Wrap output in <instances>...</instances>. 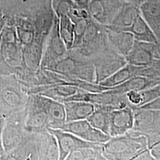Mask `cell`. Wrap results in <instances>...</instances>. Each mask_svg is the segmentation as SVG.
<instances>
[{
  "mask_svg": "<svg viewBox=\"0 0 160 160\" xmlns=\"http://www.w3.org/2000/svg\"><path fill=\"white\" fill-rule=\"evenodd\" d=\"M34 138L39 160H59L57 140L49 130L34 133Z\"/></svg>",
  "mask_w": 160,
  "mask_h": 160,
  "instance_id": "4fadbf2b",
  "label": "cell"
},
{
  "mask_svg": "<svg viewBox=\"0 0 160 160\" xmlns=\"http://www.w3.org/2000/svg\"><path fill=\"white\" fill-rule=\"evenodd\" d=\"M134 121V109L130 104L125 108L112 110L110 114L109 135L116 137L126 134L132 130Z\"/></svg>",
  "mask_w": 160,
  "mask_h": 160,
  "instance_id": "7c38bea8",
  "label": "cell"
},
{
  "mask_svg": "<svg viewBox=\"0 0 160 160\" xmlns=\"http://www.w3.org/2000/svg\"><path fill=\"white\" fill-rule=\"evenodd\" d=\"M151 154L157 160H160V141L149 148Z\"/></svg>",
  "mask_w": 160,
  "mask_h": 160,
  "instance_id": "1f68e13d",
  "label": "cell"
},
{
  "mask_svg": "<svg viewBox=\"0 0 160 160\" xmlns=\"http://www.w3.org/2000/svg\"><path fill=\"white\" fill-rule=\"evenodd\" d=\"M129 104L133 108H139L142 103V97L141 92H129L126 94Z\"/></svg>",
  "mask_w": 160,
  "mask_h": 160,
  "instance_id": "f1b7e54d",
  "label": "cell"
},
{
  "mask_svg": "<svg viewBox=\"0 0 160 160\" xmlns=\"http://www.w3.org/2000/svg\"><path fill=\"white\" fill-rule=\"evenodd\" d=\"M43 101L49 119V129H60L67 122L64 104L45 96H43Z\"/></svg>",
  "mask_w": 160,
  "mask_h": 160,
  "instance_id": "ac0fdd59",
  "label": "cell"
},
{
  "mask_svg": "<svg viewBox=\"0 0 160 160\" xmlns=\"http://www.w3.org/2000/svg\"><path fill=\"white\" fill-rule=\"evenodd\" d=\"M26 115L27 108L6 118L1 135L3 155L8 154L17 148L29 134L26 131L25 126Z\"/></svg>",
  "mask_w": 160,
  "mask_h": 160,
  "instance_id": "277c9868",
  "label": "cell"
},
{
  "mask_svg": "<svg viewBox=\"0 0 160 160\" xmlns=\"http://www.w3.org/2000/svg\"><path fill=\"white\" fill-rule=\"evenodd\" d=\"M26 131L30 134L48 130L49 119L43 101V96L39 94H29L27 104Z\"/></svg>",
  "mask_w": 160,
  "mask_h": 160,
  "instance_id": "52a82bcc",
  "label": "cell"
},
{
  "mask_svg": "<svg viewBox=\"0 0 160 160\" xmlns=\"http://www.w3.org/2000/svg\"><path fill=\"white\" fill-rule=\"evenodd\" d=\"M140 68L141 67H139L133 66L128 63L124 67L116 72L99 84L109 88L120 86L132 78L139 76Z\"/></svg>",
  "mask_w": 160,
  "mask_h": 160,
  "instance_id": "7402d4cb",
  "label": "cell"
},
{
  "mask_svg": "<svg viewBox=\"0 0 160 160\" xmlns=\"http://www.w3.org/2000/svg\"><path fill=\"white\" fill-rule=\"evenodd\" d=\"M58 18L60 36L68 51H70L72 49L74 42V23L67 16Z\"/></svg>",
  "mask_w": 160,
  "mask_h": 160,
  "instance_id": "d4e9b609",
  "label": "cell"
},
{
  "mask_svg": "<svg viewBox=\"0 0 160 160\" xmlns=\"http://www.w3.org/2000/svg\"><path fill=\"white\" fill-rule=\"evenodd\" d=\"M139 8L141 15L153 30L160 43V0H145Z\"/></svg>",
  "mask_w": 160,
  "mask_h": 160,
  "instance_id": "e0dca14e",
  "label": "cell"
},
{
  "mask_svg": "<svg viewBox=\"0 0 160 160\" xmlns=\"http://www.w3.org/2000/svg\"><path fill=\"white\" fill-rule=\"evenodd\" d=\"M28 88L13 75L0 74V108L6 118L26 108Z\"/></svg>",
  "mask_w": 160,
  "mask_h": 160,
  "instance_id": "3957f363",
  "label": "cell"
},
{
  "mask_svg": "<svg viewBox=\"0 0 160 160\" xmlns=\"http://www.w3.org/2000/svg\"><path fill=\"white\" fill-rule=\"evenodd\" d=\"M102 147L82 148L71 152L65 160H96L98 155L101 152Z\"/></svg>",
  "mask_w": 160,
  "mask_h": 160,
  "instance_id": "484cf974",
  "label": "cell"
},
{
  "mask_svg": "<svg viewBox=\"0 0 160 160\" xmlns=\"http://www.w3.org/2000/svg\"><path fill=\"white\" fill-rule=\"evenodd\" d=\"M113 110L109 106H95L94 112L87 120L92 127L109 135L110 114Z\"/></svg>",
  "mask_w": 160,
  "mask_h": 160,
  "instance_id": "cb8c5ba5",
  "label": "cell"
},
{
  "mask_svg": "<svg viewBox=\"0 0 160 160\" xmlns=\"http://www.w3.org/2000/svg\"><path fill=\"white\" fill-rule=\"evenodd\" d=\"M105 28L109 46L114 51L126 57L135 42L133 34L128 32H118Z\"/></svg>",
  "mask_w": 160,
  "mask_h": 160,
  "instance_id": "9a60e30c",
  "label": "cell"
},
{
  "mask_svg": "<svg viewBox=\"0 0 160 160\" xmlns=\"http://www.w3.org/2000/svg\"><path fill=\"white\" fill-rule=\"evenodd\" d=\"M133 34L135 40L145 43H159L156 35L141 14H139L131 28L128 30Z\"/></svg>",
  "mask_w": 160,
  "mask_h": 160,
  "instance_id": "44dd1931",
  "label": "cell"
},
{
  "mask_svg": "<svg viewBox=\"0 0 160 160\" xmlns=\"http://www.w3.org/2000/svg\"><path fill=\"white\" fill-rule=\"evenodd\" d=\"M0 157H1V152H0Z\"/></svg>",
  "mask_w": 160,
  "mask_h": 160,
  "instance_id": "e575fe53",
  "label": "cell"
},
{
  "mask_svg": "<svg viewBox=\"0 0 160 160\" xmlns=\"http://www.w3.org/2000/svg\"><path fill=\"white\" fill-rule=\"evenodd\" d=\"M95 69L96 82L100 84L116 72L124 67L128 63L126 58L110 46L92 59Z\"/></svg>",
  "mask_w": 160,
  "mask_h": 160,
  "instance_id": "8992f818",
  "label": "cell"
},
{
  "mask_svg": "<svg viewBox=\"0 0 160 160\" xmlns=\"http://www.w3.org/2000/svg\"><path fill=\"white\" fill-rule=\"evenodd\" d=\"M67 122L87 120L94 112L95 106L85 102L72 101L63 103Z\"/></svg>",
  "mask_w": 160,
  "mask_h": 160,
  "instance_id": "d6986e66",
  "label": "cell"
},
{
  "mask_svg": "<svg viewBox=\"0 0 160 160\" xmlns=\"http://www.w3.org/2000/svg\"><path fill=\"white\" fill-rule=\"evenodd\" d=\"M16 160H40L34 141V134L29 133L17 148L8 154Z\"/></svg>",
  "mask_w": 160,
  "mask_h": 160,
  "instance_id": "603a6c76",
  "label": "cell"
},
{
  "mask_svg": "<svg viewBox=\"0 0 160 160\" xmlns=\"http://www.w3.org/2000/svg\"><path fill=\"white\" fill-rule=\"evenodd\" d=\"M132 160H158L151 154L150 149L148 148L143 151L141 154L138 155L133 159Z\"/></svg>",
  "mask_w": 160,
  "mask_h": 160,
  "instance_id": "f546056e",
  "label": "cell"
},
{
  "mask_svg": "<svg viewBox=\"0 0 160 160\" xmlns=\"http://www.w3.org/2000/svg\"><path fill=\"white\" fill-rule=\"evenodd\" d=\"M57 140L59 149V160H65L71 152L82 148H98L103 144L91 143L85 141L74 135L61 129H48Z\"/></svg>",
  "mask_w": 160,
  "mask_h": 160,
  "instance_id": "8fae6325",
  "label": "cell"
},
{
  "mask_svg": "<svg viewBox=\"0 0 160 160\" xmlns=\"http://www.w3.org/2000/svg\"><path fill=\"white\" fill-rule=\"evenodd\" d=\"M109 46L105 27L91 18L81 45L74 50L83 57L92 59Z\"/></svg>",
  "mask_w": 160,
  "mask_h": 160,
  "instance_id": "5b68a950",
  "label": "cell"
},
{
  "mask_svg": "<svg viewBox=\"0 0 160 160\" xmlns=\"http://www.w3.org/2000/svg\"><path fill=\"white\" fill-rule=\"evenodd\" d=\"M52 7L58 17L69 16L77 4L73 0H51Z\"/></svg>",
  "mask_w": 160,
  "mask_h": 160,
  "instance_id": "4316f807",
  "label": "cell"
},
{
  "mask_svg": "<svg viewBox=\"0 0 160 160\" xmlns=\"http://www.w3.org/2000/svg\"><path fill=\"white\" fill-rule=\"evenodd\" d=\"M140 14L139 6L130 1H124L119 12L113 22L108 26H104L114 31L128 32Z\"/></svg>",
  "mask_w": 160,
  "mask_h": 160,
  "instance_id": "5bb4252c",
  "label": "cell"
},
{
  "mask_svg": "<svg viewBox=\"0 0 160 160\" xmlns=\"http://www.w3.org/2000/svg\"><path fill=\"white\" fill-rule=\"evenodd\" d=\"M60 129L68 132L91 143L104 144L111 138L108 135L92 127L87 120L66 122Z\"/></svg>",
  "mask_w": 160,
  "mask_h": 160,
  "instance_id": "30bf717a",
  "label": "cell"
},
{
  "mask_svg": "<svg viewBox=\"0 0 160 160\" xmlns=\"http://www.w3.org/2000/svg\"><path fill=\"white\" fill-rule=\"evenodd\" d=\"M45 69L70 78L96 82L95 69L92 59L82 57L74 49L68 51L64 57Z\"/></svg>",
  "mask_w": 160,
  "mask_h": 160,
  "instance_id": "6da1fadb",
  "label": "cell"
},
{
  "mask_svg": "<svg viewBox=\"0 0 160 160\" xmlns=\"http://www.w3.org/2000/svg\"><path fill=\"white\" fill-rule=\"evenodd\" d=\"M124 0H90L87 8L93 20L109 26L122 7Z\"/></svg>",
  "mask_w": 160,
  "mask_h": 160,
  "instance_id": "9c48e42d",
  "label": "cell"
},
{
  "mask_svg": "<svg viewBox=\"0 0 160 160\" xmlns=\"http://www.w3.org/2000/svg\"><path fill=\"white\" fill-rule=\"evenodd\" d=\"M149 148L147 138L126 134L111 137L102 148V154L109 160H132L143 151Z\"/></svg>",
  "mask_w": 160,
  "mask_h": 160,
  "instance_id": "7a4b0ae2",
  "label": "cell"
},
{
  "mask_svg": "<svg viewBox=\"0 0 160 160\" xmlns=\"http://www.w3.org/2000/svg\"><path fill=\"white\" fill-rule=\"evenodd\" d=\"M90 20L79 19L74 22L75 25L74 42L72 49H77L81 45L86 34L88 23Z\"/></svg>",
  "mask_w": 160,
  "mask_h": 160,
  "instance_id": "83f0119b",
  "label": "cell"
},
{
  "mask_svg": "<svg viewBox=\"0 0 160 160\" xmlns=\"http://www.w3.org/2000/svg\"><path fill=\"white\" fill-rule=\"evenodd\" d=\"M68 49L62 39L59 30L58 18L55 17L51 31L46 39L40 69H45L64 57Z\"/></svg>",
  "mask_w": 160,
  "mask_h": 160,
  "instance_id": "ba28073f",
  "label": "cell"
},
{
  "mask_svg": "<svg viewBox=\"0 0 160 160\" xmlns=\"http://www.w3.org/2000/svg\"><path fill=\"white\" fill-rule=\"evenodd\" d=\"M2 160H16L9 155H3L1 157Z\"/></svg>",
  "mask_w": 160,
  "mask_h": 160,
  "instance_id": "d6a6232c",
  "label": "cell"
},
{
  "mask_svg": "<svg viewBox=\"0 0 160 160\" xmlns=\"http://www.w3.org/2000/svg\"><path fill=\"white\" fill-rule=\"evenodd\" d=\"M6 120V116L0 108V152H1V157L4 154L3 149L2 148V145H1V135H2V132L3 130L4 126L5 125Z\"/></svg>",
  "mask_w": 160,
  "mask_h": 160,
  "instance_id": "4dcf8cb0",
  "label": "cell"
},
{
  "mask_svg": "<svg viewBox=\"0 0 160 160\" xmlns=\"http://www.w3.org/2000/svg\"><path fill=\"white\" fill-rule=\"evenodd\" d=\"M0 160H1V157H0Z\"/></svg>",
  "mask_w": 160,
  "mask_h": 160,
  "instance_id": "836d02e7",
  "label": "cell"
},
{
  "mask_svg": "<svg viewBox=\"0 0 160 160\" xmlns=\"http://www.w3.org/2000/svg\"><path fill=\"white\" fill-rule=\"evenodd\" d=\"M152 45L135 40L131 51L125 57L127 63L139 67L150 65L155 60L152 53Z\"/></svg>",
  "mask_w": 160,
  "mask_h": 160,
  "instance_id": "2e32d148",
  "label": "cell"
},
{
  "mask_svg": "<svg viewBox=\"0 0 160 160\" xmlns=\"http://www.w3.org/2000/svg\"><path fill=\"white\" fill-rule=\"evenodd\" d=\"M160 84L159 80H152L141 76L134 77L120 86L112 88L116 92L125 94L129 92H143Z\"/></svg>",
  "mask_w": 160,
  "mask_h": 160,
  "instance_id": "ffe728a7",
  "label": "cell"
}]
</instances>
